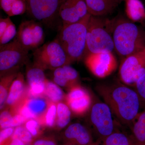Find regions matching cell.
<instances>
[{
	"label": "cell",
	"mask_w": 145,
	"mask_h": 145,
	"mask_svg": "<svg viewBox=\"0 0 145 145\" xmlns=\"http://www.w3.org/2000/svg\"><path fill=\"white\" fill-rule=\"evenodd\" d=\"M111 109L105 103L99 102L93 105L90 112V121L97 142H101L109 135L117 131Z\"/></svg>",
	"instance_id": "cell-6"
},
{
	"label": "cell",
	"mask_w": 145,
	"mask_h": 145,
	"mask_svg": "<svg viewBox=\"0 0 145 145\" xmlns=\"http://www.w3.org/2000/svg\"><path fill=\"white\" fill-rule=\"evenodd\" d=\"M15 129L13 127L1 129L0 132V145H2L12 137Z\"/></svg>",
	"instance_id": "cell-33"
},
{
	"label": "cell",
	"mask_w": 145,
	"mask_h": 145,
	"mask_svg": "<svg viewBox=\"0 0 145 145\" xmlns=\"http://www.w3.org/2000/svg\"><path fill=\"white\" fill-rule=\"evenodd\" d=\"M17 34L16 25L11 22L3 34L0 37V44L4 45L10 42Z\"/></svg>",
	"instance_id": "cell-27"
},
{
	"label": "cell",
	"mask_w": 145,
	"mask_h": 145,
	"mask_svg": "<svg viewBox=\"0 0 145 145\" xmlns=\"http://www.w3.org/2000/svg\"><path fill=\"white\" fill-rule=\"evenodd\" d=\"M112 36L114 49L124 58L145 47V31L124 19L113 22Z\"/></svg>",
	"instance_id": "cell-3"
},
{
	"label": "cell",
	"mask_w": 145,
	"mask_h": 145,
	"mask_svg": "<svg viewBox=\"0 0 145 145\" xmlns=\"http://www.w3.org/2000/svg\"><path fill=\"white\" fill-rule=\"evenodd\" d=\"M71 111L67 105L62 103H59L57 106L56 124L59 128H63L67 125L70 121Z\"/></svg>",
	"instance_id": "cell-24"
},
{
	"label": "cell",
	"mask_w": 145,
	"mask_h": 145,
	"mask_svg": "<svg viewBox=\"0 0 145 145\" xmlns=\"http://www.w3.org/2000/svg\"><path fill=\"white\" fill-rule=\"evenodd\" d=\"M63 145H72L69 144H65Z\"/></svg>",
	"instance_id": "cell-39"
},
{
	"label": "cell",
	"mask_w": 145,
	"mask_h": 145,
	"mask_svg": "<svg viewBox=\"0 0 145 145\" xmlns=\"http://www.w3.org/2000/svg\"><path fill=\"white\" fill-rule=\"evenodd\" d=\"M12 22L9 16L5 18H1L0 19V37L2 36L6 29L10 23Z\"/></svg>",
	"instance_id": "cell-35"
},
{
	"label": "cell",
	"mask_w": 145,
	"mask_h": 145,
	"mask_svg": "<svg viewBox=\"0 0 145 145\" xmlns=\"http://www.w3.org/2000/svg\"><path fill=\"white\" fill-rule=\"evenodd\" d=\"M66 144L72 145H100L93 139L90 131L79 123L69 126L64 133Z\"/></svg>",
	"instance_id": "cell-14"
},
{
	"label": "cell",
	"mask_w": 145,
	"mask_h": 145,
	"mask_svg": "<svg viewBox=\"0 0 145 145\" xmlns=\"http://www.w3.org/2000/svg\"><path fill=\"white\" fill-rule=\"evenodd\" d=\"M89 13L101 16L111 13L120 4L118 0H86Z\"/></svg>",
	"instance_id": "cell-17"
},
{
	"label": "cell",
	"mask_w": 145,
	"mask_h": 145,
	"mask_svg": "<svg viewBox=\"0 0 145 145\" xmlns=\"http://www.w3.org/2000/svg\"><path fill=\"white\" fill-rule=\"evenodd\" d=\"M125 1V0H118V1H119V3H121L123 1Z\"/></svg>",
	"instance_id": "cell-37"
},
{
	"label": "cell",
	"mask_w": 145,
	"mask_h": 145,
	"mask_svg": "<svg viewBox=\"0 0 145 145\" xmlns=\"http://www.w3.org/2000/svg\"><path fill=\"white\" fill-rule=\"evenodd\" d=\"M13 113L12 112L8 110H4L1 112L0 117V125L1 129L12 127V121H13Z\"/></svg>",
	"instance_id": "cell-29"
},
{
	"label": "cell",
	"mask_w": 145,
	"mask_h": 145,
	"mask_svg": "<svg viewBox=\"0 0 145 145\" xmlns=\"http://www.w3.org/2000/svg\"><path fill=\"white\" fill-rule=\"evenodd\" d=\"M2 145H25L21 140L18 139L10 138Z\"/></svg>",
	"instance_id": "cell-36"
},
{
	"label": "cell",
	"mask_w": 145,
	"mask_h": 145,
	"mask_svg": "<svg viewBox=\"0 0 145 145\" xmlns=\"http://www.w3.org/2000/svg\"><path fill=\"white\" fill-rule=\"evenodd\" d=\"M96 89L120 123L132 126L142 108L135 89L119 83L100 84Z\"/></svg>",
	"instance_id": "cell-1"
},
{
	"label": "cell",
	"mask_w": 145,
	"mask_h": 145,
	"mask_svg": "<svg viewBox=\"0 0 145 145\" xmlns=\"http://www.w3.org/2000/svg\"><path fill=\"white\" fill-rule=\"evenodd\" d=\"M57 114V107L54 103L51 101L42 125L49 127H52L54 126L56 121Z\"/></svg>",
	"instance_id": "cell-26"
},
{
	"label": "cell",
	"mask_w": 145,
	"mask_h": 145,
	"mask_svg": "<svg viewBox=\"0 0 145 145\" xmlns=\"http://www.w3.org/2000/svg\"><path fill=\"white\" fill-rule=\"evenodd\" d=\"M30 145H58L57 140L53 136H44L36 137L33 139Z\"/></svg>",
	"instance_id": "cell-31"
},
{
	"label": "cell",
	"mask_w": 145,
	"mask_h": 145,
	"mask_svg": "<svg viewBox=\"0 0 145 145\" xmlns=\"http://www.w3.org/2000/svg\"><path fill=\"white\" fill-rule=\"evenodd\" d=\"M18 72V71L8 73L1 77L0 83V106L1 109L3 108L5 103L6 102L8 91L10 86L14 79L16 78Z\"/></svg>",
	"instance_id": "cell-22"
},
{
	"label": "cell",
	"mask_w": 145,
	"mask_h": 145,
	"mask_svg": "<svg viewBox=\"0 0 145 145\" xmlns=\"http://www.w3.org/2000/svg\"></svg>",
	"instance_id": "cell-41"
},
{
	"label": "cell",
	"mask_w": 145,
	"mask_h": 145,
	"mask_svg": "<svg viewBox=\"0 0 145 145\" xmlns=\"http://www.w3.org/2000/svg\"><path fill=\"white\" fill-rule=\"evenodd\" d=\"M63 0H25L27 11L34 20L50 26L59 19V10Z\"/></svg>",
	"instance_id": "cell-9"
},
{
	"label": "cell",
	"mask_w": 145,
	"mask_h": 145,
	"mask_svg": "<svg viewBox=\"0 0 145 145\" xmlns=\"http://www.w3.org/2000/svg\"><path fill=\"white\" fill-rule=\"evenodd\" d=\"M26 78L29 86V96L38 97L44 94L45 84L47 80L42 69L34 64V67L27 70Z\"/></svg>",
	"instance_id": "cell-15"
},
{
	"label": "cell",
	"mask_w": 145,
	"mask_h": 145,
	"mask_svg": "<svg viewBox=\"0 0 145 145\" xmlns=\"http://www.w3.org/2000/svg\"><path fill=\"white\" fill-rule=\"evenodd\" d=\"M88 13L79 22L61 26L58 40L67 55L69 64L82 59L86 51Z\"/></svg>",
	"instance_id": "cell-2"
},
{
	"label": "cell",
	"mask_w": 145,
	"mask_h": 145,
	"mask_svg": "<svg viewBox=\"0 0 145 145\" xmlns=\"http://www.w3.org/2000/svg\"><path fill=\"white\" fill-rule=\"evenodd\" d=\"M32 136L26 127L20 126L15 129L11 138L19 139L26 145L31 144L33 140Z\"/></svg>",
	"instance_id": "cell-25"
},
{
	"label": "cell",
	"mask_w": 145,
	"mask_h": 145,
	"mask_svg": "<svg viewBox=\"0 0 145 145\" xmlns=\"http://www.w3.org/2000/svg\"><path fill=\"white\" fill-rule=\"evenodd\" d=\"M88 13L86 0H63L59 19L62 26L79 22Z\"/></svg>",
	"instance_id": "cell-12"
},
{
	"label": "cell",
	"mask_w": 145,
	"mask_h": 145,
	"mask_svg": "<svg viewBox=\"0 0 145 145\" xmlns=\"http://www.w3.org/2000/svg\"><path fill=\"white\" fill-rule=\"evenodd\" d=\"M34 64L43 69H56L69 64L67 55L58 39L44 44L34 50Z\"/></svg>",
	"instance_id": "cell-5"
},
{
	"label": "cell",
	"mask_w": 145,
	"mask_h": 145,
	"mask_svg": "<svg viewBox=\"0 0 145 145\" xmlns=\"http://www.w3.org/2000/svg\"><path fill=\"white\" fill-rule=\"evenodd\" d=\"M24 79L23 75L18 72L14 79L8 91L6 103L13 109L24 98Z\"/></svg>",
	"instance_id": "cell-18"
},
{
	"label": "cell",
	"mask_w": 145,
	"mask_h": 145,
	"mask_svg": "<svg viewBox=\"0 0 145 145\" xmlns=\"http://www.w3.org/2000/svg\"><path fill=\"white\" fill-rule=\"evenodd\" d=\"M126 13L127 17L133 22L144 20L145 8L141 0H125Z\"/></svg>",
	"instance_id": "cell-19"
},
{
	"label": "cell",
	"mask_w": 145,
	"mask_h": 145,
	"mask_svg": "<svg viewBox=\"0 0 145 145\" xmlns=\"http://www.w3.org/2000/svg\"><path fill=\"white\" fill-rule=\"evenodd\" d=\"M134 87L140 98L142 108L145 109V74L138 80Z\"/></svg>",
	"instance_id": "cell-28"
},
{
	"label": "cell",
	"mask_w": 145,
	"mask_h": 145,
	"mask_svg": "<svg viewBox=\"0 0 145 145\" xmlns=\"http://www.w3.org/2000/svg\"><path fill=\"white\" fill-rule=\"evenodd\" d=\"M53 80L55 84L70 89L79 84V74L75 69L66 65L54 69Z\"/></svg>",
	"instance_id": "cell-16"
},
{
	"label": "cell",
	"mask_w": 145,
	"mask_h": 145,
	"mask_svg": "<svg viewBox=\"0 0 145 145\" xmlns=\"http://www.w3.org/2000/svg\"><path fill=\"white\" fill-rule=\"evenodd\" d=\"M16 39L28 51L35 50L44 42V31L40 24L36 21H24L19 26Z\"/></svg>",
	"instance_id": "cell-10"
},
{
	"label": "cell",
	"mask_w": 145,
	"mask_h": 145,
	"mask_svg": "<svg viewBox=\"0 0 145 145\" xmlns=\"http://www.w3.org/2000/svg\"><path fill=\"white\" fill-rule=\"evenodd\" d=\"M29 52L16 39L7 44L0 46L1 77L18 71L20 66L27 62Z\"/></svg>",
	"instance_id": "cell-7"
},
{
	"label": "cell",
	"mask_w": 145,
	"mask_h": 145,
	"mask_svg": "<svg viewBox=\"0 0 145 145\" xmlns=\"http://www.w3.org/2000/svg\"><path fill=\"white\" fill-rule=\"evenodd\" d=\"M131 127V136L135 143L145 145V109L139 113Z\"/></svg>",
	"instance_id": "cell-20"
},
{
	"label": "cell",
	"mask_w": 145,
	"mask_h": 145,
	"mask_svg": "<svg viewBox=\"0 0 145 145\" xmlns=\"http://www.w3.org/2000/svg\"><path fill=\"white\" fill-rule=\"evenodd\" d=\"M26 10L25 0H16L11 8L10 17L22 15Z\"/></svg>",
	"instance_id": "cell-30"
},
{
	"label": "cell",
	"mask_w": 145,
	"mask_h": 145,
	"mask_svg": "<svg viewBox=\"0 0 145 145\" xmlns=\"http://www.w3.org/2000/svg\"><path fill=\"white\" fill-rule=\"evenodd\" d=\"M144 20H145V18H144Z\"/></svg>",
	"instance_id": "cell-40"
},
{
	"label": "cell",
	"mask_w": 145,
	"mask_h": 145,
	"mask_svg": "<svg viewBox=\"0 0 145 145\" xmlns=\"http://www.w3.org/2000/svg\"><path fill=\"white\" fill-rule=\"evenodd\" d=\"M39 122L34 119H30L26 122L25 127L33 136L37 137L40 132V126Z\"/></svg>",
	"instance_id": "cell-32"
},
{
	"label": "cell",
	"mask_w": 145,
	"mask_h": 145,
	"mask_svg": "<svg viewBox=\"0 0 145 145\" xmlns=\"http://www.w3.org/2000/svg\"><path fill=\"white\" fill-rule=\"evenodd\" d=\"M145 74V47L124 58L119 67V76L125 84L134 86Z\"/></svg>",
	"instance_id": "cell-8"
},
{
	"label": "cell",
	"mask_w": 145,
	"mask_h": 145,
	"mask_svg": "<svg viewBox=\"0 0 145 145\" xmlns=\"http://www.w3.org/2000/svg\"><path fill=\"white\" fill-rule=\"evenodd\" d=\"M16 0H0L1 8L9 17H10L11 8Z\"/></svg>",
	"instance_id": "cell-34"
},
{
	"label": "cell",
	"mask_w": 145,
	"mask_h": 145,
	"mask_svg": "<svg viewBox=\"0 0 145 145\" xmlns=\"http://www.w3.org/2000/svg\"><path fill=\"white\" fill-rule=\"evenodd\" d=\"M112 24V21L91 15L86 35L88 53L112 52L114 49Z\"/></svg>",
	"instance_id": "cell-4"
},
{
	"label": "cell",
	"mask_w": 145,
	"mask_h": 145,
	"mask_svg": "<svg viewBox=\"0 0 145 145\" xmlns=\"http://www.w3.org/2000/svg\"><path fill=\"white\" fill-rule=\"evenodd\" d=\"M133 145H140V144H137L136 143H135V144H134Z\"/></svg>",
	"instance_id": "cell-38"
},
{
	"label": "cell",
	"mask_w": 145,
	"mask_h": 145,
	"mask_svg": "<svg viewBox=\"0 0 145 145\" xmlns=\"http://www.w3.org/2000/svg\"><path fill=\"white\" fill-rule=\"evenodd\" d=\"M44 95L50 101L54 103L60 102L64 97L62 90L57 84L48 80L45 84Z\"/></svg>",
	"instance_id": "cell-23"
},
{
	"label": "cell",
	"mask_w": 145,
	"mask_h": 145,
	"mask_svg": "<svg viewBox=\"0 0 145 145\" xmlns=\"http://www.w3.org/2000/svg\"><path fill=\"white\" fill-rule=\"evenodd\" d=\"M85 63L91 73L100 78L111 75L117 67V59L112 52L88 53Z\"/></svg>",
	"instance_id": "cell-11"
},
{
	"label": "cell",
	"mask_w": 145,
	"mask_h": 145,
	"mask_svg": "<svg viewBox=\"0 0 145 145\" xmlns=\"http://www.w3.org/2000/svg\"><path fill=\"white\" fill-rule=\"evenodd\" d=\"M66 101L70 109L78 115L85 114L91 105V98L88 91L79 84L69 89Z\"/></svg>",
	"instance_id": "cell-13"
},
{
	"label": "cell",
	"mask_w": 145,
	"mask_h": 145,
	"mask_svg": "<svg viewBox=\"0 0 145 145\" xmlns=\"http://www.w3.org/2000/svg\"><path fill=\"white\" fill-rule=\"evenodd\" d=\"M135 143L131 135L118 130L105 138L100 145H133Z\"/></svg>",
	"instance_id": "cell-21"
}]
</instances>
